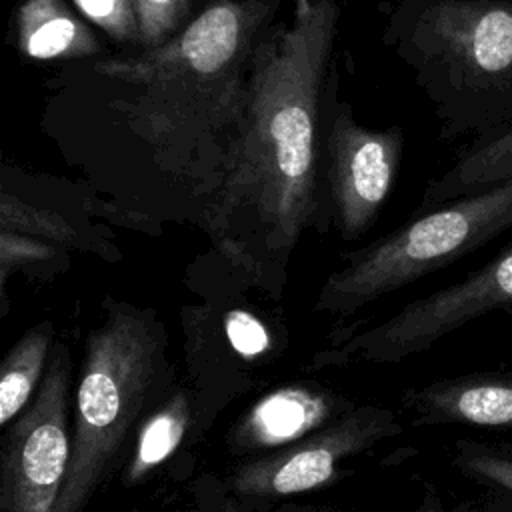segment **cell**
Returning <instances> with one entry per match:
<instances>
[{"label": "cell", "mask_w": 512, "mask_h": 512, "mask_svg": "<svg viewBox=\"0 0 512 512\" xmlns=\"http://www.w3.org/2000/svg\"><path fill=\"white\" fill-rule=\"evenodd\" d=\"M138 22V46L158 48L174 38L186 24L190 0H130Z\"/></svg>", "instance_id": "obj_18"}, {"label": "cell", "mask_w": 512, "mask_h": 512, "mask_svg": "<svg viewBox=\"0 0 512 512\" xmlns=\"http://www.w3.org/2000/svg\"><path fill=\"white\" fill-rule=\"evenodd\" d=\"M422 424L512 432V370H480L426 384L408 396Z\"/></svg>", "instance_id": "obj_10"}, {"label": "cell", "mask_w": 512, "mask_h": 512, "mask_svg": "<svg viewBox=\"0 0 512 512\" xmlns=\"http://www.w3.org/2000/svg\"><path fill=\"white\" fill-rule=\"evenodd\" d=\"M60 256V246L42 238L0 230V282L6 298V282L16 270L50 266Z\"/></svg>", "instance_id": "obj_19"}, {"label": "cell", "mask_w": 512, "mask_h": 512, "mask_svg": "<svg viewBox=\"0 0 512 512\" xmlns=\"http://www.w3.org/2000/svg\"><path fill=\"white\" fill-rule=\"evenodd\" d=\"M512 178V122L472 140L440 178L424 190L420 210L426 212L454 198L486 190Z\"/></svg>", "instance_id": "obj_13"}, {"label": "cell", "mask_w": 512, "mask_h": 512, "mask_svg": "<svg viewBox=\"0 0 512 512\" xmlns=\"http://www.w3.org/2000/svg\"><path fill=\"white\" fill-rule=\"evenodd\" d=\"M276 6L214 0L166 44L92 66L132 88L112 108L164 172L208 194L218 188L242 126L252 56Z\"/></svg>", "instance_id": "obj_2"}, {"label": "cell", "mask_w": 512, "mask_h": 512, "mask_svg": "<svg viewBox=\"0 0 512 512\" xmlns=\"http://www.w3.org/2000/svg\"><path fill=\"white\" fill-rule=\"evenodd\" d=\"M0 230L42 238L62 248L84 246V236L68 218L50 208L28 204L6 190L0 194Z\"/></svg>", "instance_id": "obj_17"}, {"label": "cell", "mask_w": 512, "mask_h": 512, "mask_svg": "<svg viewBox=\"0 0 512 512\" xmlns=\"http://www.w3.org/2000/svg\"><path fill=\"white\" fill-rule=\"evenodd\" d=\"M452 462L462 476L486 490L496 508L512 512V440L460 438Z\"/></svg>", "instance_id": "obj_15"}, {"label": "cell", "mask_w": 512, "mask_h": 512, "mask_svg": "<svg viewBox=\"0 0 512 512\" xmlns=\"http://www.w3.org/2000/svg\"><path fill=\"white\" fill-rule=\"evenodd\" d=\"M512 228V178L422 212L330 274L314 310L354 312Z\"/></svg>", "instance_id": "obj_5"}, {"label": "cell", "mask_w": 512, "mask_h": 512, "mask_svg": "<svg viewBox=\"0 0 512 512\" xmlns=\"http://www.w3.org/2000/svg\"><path fill=\"white\" fill-rule=\"evenodd\" d=\"M70 358L58 346L32 404L8 428L0 470V512H54L68 460Z\"/></svg>", "instance_id": "obj_7"}, {"label": "cell", "mask_w": 512, "mask_h": 512, "mask_svg": "<svg viewBox=\"0 0 512 512\" xmlns=\"http://www.w3.org/2000/svg\"><path fill=\"white\" fill-rule=\"evenodd\" d=\"M190 418V406L184 394H174L140 428L132 460L128 464V482H136L160 466L180 446Z\"/></svg>", "instance_id": "obj_16"}, {"label": "cell", "mask_w": 512, "mask_h": 512, "mask_svg": "<svg viewBox=\"0 0 512 512\" xmlns=\"http://www.w3.org/2000/svg\"><path fill=\"white\" fill-rule=\"evenodd\" d=\"M226 336L232 348L244 358H256L270 348V336L266 326L246 310L228 312Z\"/></svg>", "instance_id": "obj_21"}, {"label": "cell", "mask_w": 512, "mask_h": 512, "mask_svg": "<svg viewBox=\"0 0 512 512\" xmlns=\"http://www.w3.org/2000/svg\"><path fill=\"white\" fill-rule=\"evenodd\" d=\"M426 512H502L500 508H496L490 500H486L484 504H478V502H462L450 510H444L438 506V502H432L426 506Z\"/></svg>", "instance_id": "obj_22"}, {"label": "cell", "mask_w": 512, "mask_h": 512, "mask_svg": "<svg viewBox=\"0 0 512 512\" xmlns=\"http://www.w3.org/2000/svg\"><path fill=\"white\" fill-rule=\"evenodd\" d=\"M386 42L432 100L442 138L512 122V0H402Z\"/></svg>", "instance_id": "obj_3"}, {"label": "cell", "mask_w": 512, "mask_h": 512, "mask_svg": "<svg viewBox=\"0 0 512 512\" xmlns=\"http://www.w3.org/2000/svg\"><path fill=\"white\" fill-rule=\"evenodd\" d=\"M340 22V0H292L288 22L260 36L238 138L208 226L228 256L248 238L288 252L316 214L322 96Z\"/></svg>", "instance_id": "obj_1"}, {"label": "cell", "mask_w": 512, "mask_h": 512, "mask_svg": "<svg viewBox=\"0 0 512 512\" xmlns=\"http://www.w3.org/2000/svg\"><path fill=\"white\" fill-rule=\"evenodd\" d=\"M500 310H512V240L460 282L412 300L388 320L350 336L334 358L400 362Z\"/></svg>", "instance_id": "obj_6"}, {"label": "cell", "mask_w": 512, "mask_h": 512, "mask_svg": "<svg viewBox=\"0 0 512 512\" xmlns=\"http://www.w3.org/2000/svg\"><path fill=\"white\" fill-rule=\"evenodd\" d=\"M398 432L394 414L360 408L318 432L288 444L286 450L256 460L236 474V490L250 496H288L324 486L338 464L376 440Z\"/></svg>", "instance_id": "obj_9"}, {"label": "cell", "mask_w": 512, "mask_h": 512, "mask_svg": "<svg viewBox=\"0 0 512 512\" xmlns=\"http://www.w3.org/2000/svg\"><path fill=\"white\" fill-rule=\"evenodd\" d=\"M334 410V398L322 390L284 386L248 410L238 424L236 442L250 450L294 444L324 428Z\"/></svg>", "instance_id": "obj_11"}, {"label": "cell", "mask_w": 512, "mask_h": 512, "mask_svg": "<svg viewBox=\"0 0 512 512\" xmlns=\"http://www.w3.org/2000/svg\"><path fill=\"white\" fill-rule=\"evenodd\" d=\"M398 126L372 130L338 104L326 132V178L336 224L344 238L360 236L376 218L396 180L402 158Z\"/></svg>", "instance_id": "obj_8"}, {"label": "cell", "mask_w": 512, "mask_h": 512, "mask_svg": "<svg viewBox=\"0 0 512 512\" xmlns=\"http://www.w3.org/2000/svg\"><path fill=\"white\" fill-rule=\"evenodd\" d=\"M22 54L34 60H74L100 52L94 32L64 0H24L16 14Z\"/></svg>", "instance_id": "obj_12"}, {"label": "cell", "mask_w": 512, "mask_h": 512, "mask_svg": "<svg viewBox=\"0 0 512 512\" xmlns=\"http://www.w3.org/2000/svg\"><path fill=\"white\" fill-rule=\"evenodd\" d=\"M160 328L126 304H114L86 342L76 390V430L54 512H82L116 458L162 360Z\"/></svg>", "instance_id": "obj_4"}, {"label": "cell", "mask_w": 512, "mask_h": 512, "mask_svg": "<svg viewBox=\"0 0 512 512\" xmlns=\"http://www.w3.org/2000/svg\"><path fill=\"white\" fill-rule=\"evenodd\" d=\"M52 322L30 328L4 356L0 368V424L8 426L36 396L52 346Z\"/></svg>", "instance_id": "obj_14"}, {"label": "cell", "mask_w": 512, "mask_h": 512, "mask_svg": "<svg viewBox=\"0 0 512 512\" xmlns=\"http://www.w3.org/2000/svg\"><path fill=\"white\" fill-rule=\"evenodd\" d=\"M74 4L110 38L138 44V22L130 0H74Z\"/></svg>", "instance_id": "obj_20"}]
</instances>
